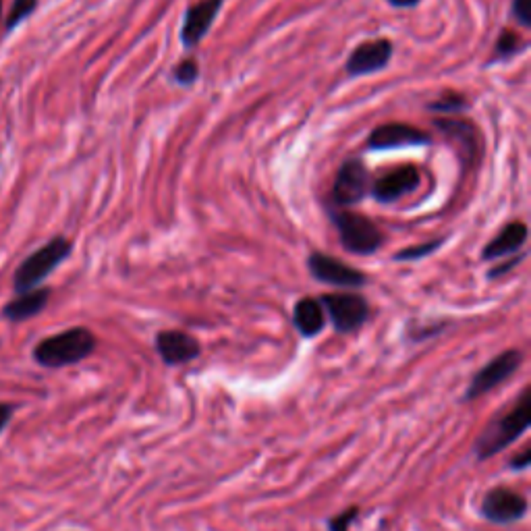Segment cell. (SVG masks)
<instances>
[{
  "mask_svg": "<svg viewBox=\"0 0 531 531\" xmlns=\"http://www.w3.org/2000/svg\"><path fill=\"white\" fill-rule=\"evenodd\" d=\"M13 411L15 407L13 405H7V403H0V432H3L7 428V424L11 422L13 417Z\"/></svg>",
  "mask_w": 531,
  "mask_h": 531,
  "instance_id": "28",
  "label": "cell"
},
{
  "mask_svg": "<svg viewBox=\"0 0 531 531\" xmlns=\"http://www.w3.org/2000/svg\"><path fill=\"white\" fill-rule=\"evenodd\" d=\"M173 77H175V81L179 83V86H193V83L198 81V77H200V67H198V63H195L193 59L181 61L175 67Z\"/></svg>",
  "mask_w": 531,
  "mask_h": 531,
  "instance_id": "23",
  "label": "cell"
},
{
  "mask_svg": "<svg viewBox=\"0 0 531 531\" xmlns=\"http://www.w3.org/2000/svg\"><path fill=\"white\" fill-rule=\"evenodd\" d=\"M444 243V239H434V241H426L422 245H413V247H407L403 251H399V254L395 256L397 262H413V260H422V258H428L430 254H434L436 249H440Z\"/></svg>",
  "mask_w": 531,
  "mask_h": 531,
  "instance_id": "21",
  "label": "cell"
},
{
  "mask_svg": "<svg viewBox=\"0 0 531 531\" xmlns=\"http://www.w3.org/2000/svg\"><path fill=\"white\" fill-rule=\"evenodd\" d=\"M324 314L330 316L334 330L349 334L359 330L370 318V305L357 293H332L320 299Z\"/></svg>",
  "mask_w": 531,
  "mask_h": 531,
  "instance_id": "5",
  "label": "cell"
},
{
  "mask_svg": "<svg viewBox=\"0 0 531 531\" xmlns=\"http://www.w3.org/2000/svg\"><path fill=\"white\" fill-rule=\"evenodd\" d=\"M332 222L339 231L343 247L355 256H372L382 245V233L374 220L351 210L332 212Z\"/></svg>",
  "mask_w": 531,
  "mask_h": 531,
  "instance_id": "4",
  "label": "cell"
},
{
  "mask_svg": "<svg viewBox=\"0 0 531 531\" xmlns=\"http://www.w3.org/2000/svg\"><path fill=\"white\" fill-rule=\"evenodd\" d=\"M220 7L222 0H200V3H195L187 9L181 30V40L187 48L198 46L206 38L214 19L220 13Z\"/></svg>",
  "mask_w": 531,
  "mask_h": 531,
  "instance_id": "14",
  "label": "cell"
},
{
  "mask_svg": "<svg viewBox=\"0 0 531 531\" xmlns=\"http://www.w3.org/2000/svg\"><path fill=\"white\" fill-rule=\"evenodd\" d=\"M388 3L395 9H409V7H415L419 0H388Z\"/></svg>",
  "mask_w": 531,
  "mask_h": 531,
  "instance_id": "29",
  "label": "cell"
},
{
  "mask_svg": "<svg viewBox=\"0 0 531 531\" xmlns=\"http://www.w3.org/2000/svg\"><path fill=\"white\" fill-rule=\"evenodd\" d=\"M307 268H310V274L316 278V281L332 287L359 289L368 283V276L361 270L337 258H330L328 254H322V251L310 254V258H307Z\"/></svg>",
  "mask_w": 531,
  "mask_h": 531,
  "instance_id": "8",
  "label": "cell"
},
{
  "mask_svg": "<svg viewBox=\"0 0 531 531\" xmlns=\"http://www.w3.org/2000/svg\"><path fill=\"white\" fill-rule=\"evenodd\" d=\"M432 142L430 133L411 127L407 123H386L376 127L368 137L370 150H397L411 146H428Z\"/></svg>",
  "mask_w": 531,
  "mask_h": 531,
  "instance_id": "10",
  "label": "cell"
},
{
  "mask_svg": "<svg viewBox=\"0 0 531 531\" xmlns=\"http://www.w3.org/2000/svg\"><path fill=\"white\" fill-rule=\"evenodd\" d=\"M71 241L65 237H54L52 241H48L44 247H40L38 251L23 260L15 272L13 278V287L17 293H27L36 289L42 281L50 276L52 270H57L71 254Z\"/></svg>",
  "mask_w": 531,
  "mask_h": 531,
  "instance_id": "3",
  "label": "cell"
},
{
  "mask_svg": "<svg viewBox=\"0 0 531 531\" xmlns=\"http://www.w3.org/2000/svg\"><path fill=\"white\" fill-rule=\"evenodd\" d=\"M50 299V289L42 287V289H32L27 293H19L17 299L9 301L3 310V316L9 322H23V320H30L34 316H38L44 307L48 305Z\"/></svg>",
  "mask_w": 531,
  "mask_h": 531,
  "instance_id": "17",
  "label": "cell"
},
{
  "mask_svg": "<svg viewBox=\"0 0 531 531\" xmlns=\"http://www.w3.org/2000/svg\"><path fill=\"white\" fill-rule=\"evenodd\" d=\"M525 40L511 32V30H505L498 40H496V46H494V52H492V61H505V59H511L515 57V54H519L521 50H525Z\"/></svg>",
  "mask_w": 531,
  "mask_h": 531,
  "instance_id": "19",
  "label": "cell"
},
{
  "mask_svg": "<svg viewBox=\"0 0 531 531\" xmlns=\"http://www.w3.org/2000/svg\"><path fill=\"white\" fill-rule=\"evenodd\" d=\"M527 227L525 222L521 220H513V222H507L505 229H502L482 251V258L484 260H502L507 256H513L517 254V251L525 245L527 241Z\"/></svg>",
  "mask_w": 531,
  "mask_h": 531,
  "instance_id": "15",
  "label": "cell"
},
{
  "mask_svg": "<svg viewBox=\"0 0 531 531\" xmlns=\"http://www.w3.org/2000/svg\"><path fill=\"white\" fill-rule=\"evenodd\" d=\"M434 125L438 131L444 133L446 139H453V142H457L465 150L467 158H475V154H478L480 135H478V129L473 127V123L461 121V119H436Z\"/></svg>",
  "mask_w": 531,
  "mask_h": 531,
  "instance_id": "18",
  "label": "cell"
},
{
  "mask_svg": "<svg viewBox=\"0 0 531 531\" xmlns=\"http://www.w3.org/2000/svg\"><path fill=\"white\" fill-rule=\"evenodd\" d=\"M96 349L94 332L77 326L40 341L34 349V359L44 368H67L90 357Z\"/></svg>",
  "mask_w": 531,
  "mask_h": 531,
  "instance_id": "2",
  "label": "cell"
},
{
  "mask_svg": "<svg viewBox=\"0 0 531 531\" xmlns=\"http://www.w3.org/2000/svg\"><path fill=\"white\" fill-rule=\"evenodd\" d=\"M419 183H422V175L415 166H399V169L388 171L380 179H376L370 187V193L374 200L380 204H395L405 195L413 193Z\"/></svg>",
  "mask_w": 531,
  "mask_h": 531,
  "instance_id": "11",
  "label": "cell"
},
{
  "mask_svg": "<svg viewBox=\"0 0 531 531\" xmlns=\"http://www.w3.org/2000/svg\"><path fill=\"white\" fill-rule=\"evenodd\" d=\"M393 52H395V46L386 38L363 42L349 54V61H347L345 69H347L349 77L378 73L390 63V59H393Z\"/></svg>",
  "mask_w": 531,
  "mask_h": 531,
  "instance_id": "12",
  "label": "cell"
},
{
  "mask_svg": "<svg viewBox=\"0 0 531 531\" xmlns=\"http://www.w3.org/2000/svg\"><path fill=\"white\" fill-rule=\"evenodd\" d=\"M521 260H523V254L521 256H515V258H511L509 262H505V264H498L496 268H492L490 270V278H496V276H502V274H507L509 270H513L517 264H521Z\"/></svg>",
  "mask_w": 531,
  "mask_h": 531,
  "instance_id": "26",
  "label": "cell"
},
{
  "mask_svg": "<svg viewBox=\"0 0 531 531\" xmlns=\"http://www.w3.org/2000/svg\"><path fill=\"white\" fill-rule=\"evenodd\" d=\"M156 351L166 366H183L202 353V345L181 330H162L156 337Z\"/></svg>",
  "mask_w": 531,
  "mask_h": 531,
  "instance_id": "13",
  "label": "cell"
},
{
  "mask_svg": "<svg viewBox=\"0 0 531 531\" xmlns=\"http://www.w3.org/2000/svg\"><path fill=\"white\" fill-rule=\"evenodd\" d=\"M428 108L434 110V113H444V115L463 113V110L467 108V98L457 92H446L436 102L428 104Z\"/></svg>",
  "mask_w": 531,
  "mask_h": 531,
  "instance_id": "20",
  "label": "cell"
},
{
  "mask_svg": "<svg viewBox=\"0 0 531 531\" xmlns=\"http://www.w3.org/2000/svg\"><path fill=\"white\" fill-rule=\"evenodd\" d=\"M529 465H531V451H529V449H523L519 455H515V457L511 459V467L517 469V471H523V469H527Z\"/></svg>",
  "mask_w": 531,
  "mask_h": 531,
  "instance_id": "27",
  "label": "cell"
},
{
  "mask_svg": "<svg viewBox=\"0 0 531 531\" xmlns=\"http://www.w3.org/2000/svg\"><path fill=\"white\" fill-rule=\"evenodd\" d=\"M525 513H527V500L523 498V494L505 486L492 488L482 500L484 519L496 525H511L515 521H521Z\"/></svg>",
  "mask_w": 531,
  "mask_h": 531,
  "instance_id": "9",
  "label": "cell"
},
{
  "mask_svg": "<svg viewBox=\"0 0 531 531\" xmlns=\"http://www.w3.org/2000/svg\"><path fill=\"white\" fill-rule=\"evenodd\" d=\"M523 363V353L519 349H509L505 353L496 355L492 361H488L486 366L471 378L469 388L465 390L463 401H475L482 395L490 393L498 384L507 382Z\"/></svg>",
  "mask_w": 531,
  "mask_h": 531,
  "instance_id": "6",
  "label": "cell"
},
{
  "mask_svg": "<svg viewBox=\"0 0 531 531\" xmlns=\"http://www.w3.org/2000/svg\"><path fill=\"white\" fill-rule=\"evenodd\" d=\"M38 5V0H13V7L7 19V30H13L23 19L30 17Z\"/></svg>",
  "mask_w": 531,
  "mask_h": 531,
  "instance_id": "22",
  "label": "cell"
},
{
  "mask_svg": "<svg viewBox=\"0 0 531 531\" xmlns=\"http://www.w3.org/2000/svg\"><path fill=\"white\" fill-rule=\"evenodd\" d=\"M357 515H359V507L345 509L341 515H337V517L328 521V531H349V527L353 525Z\"/></svg>",
  "mask_w": 531,
  "mask_h": 531,
  "instance_id": "24",
  "label": "cell"
},
{
  "mask_svg": "<svg viewBox=\"0 0 531 531\" xmlns=\"http://www.w3.org/2000/svg\"><path fill=\"white\" fill-rule=\"evenodd\" d=\"M513 17L519 21V25L529 27L531 25V0H513Z\"/></svg>",
  "mask_w": 531,
  "mask_h": 531,
  "instance_id": "25",
  "label": "cell"
},
{
  "mask_svg": "<svg viewBox=\"0 0 531 531\" xmlns=\"http://www.w3.org/2000/svg\"><path fill=\"white\" fill-rule=\"evenodd\" d=\"M370 187L372 179L366 164H363L359 158L345 160L332 183V204L343 210L355 206L370 193Z\"/></svg>",
  "mask_w": 531,
  "mask_h": 531,
  "instance_id": "7",
  "label": "cell"
},
{
  "mask_svg": "<svg viewBox=\"0 0 531 531\" xmlns=\"http://www.w3.org/2000/svg\"><path fill=\"white\" fill-rule=\"evenodd\" d=\"M531 424V390L525 388L519 397L517 405H513L507 413L496 415L492 422L482 430V434L475 438L473 453L478 461L492 459L500 451L509 449V446L521 438Z\"/></svg>",
  "mask_w": 531,
  "mask_h": 531,
  "instance_id": "1",
  "label": "cell"
},
{
  "mask_svg": "<svg viewBox=\"0 0 531 531\" xmlns=\"http://www.w3.org/2000/svg\"><path fill=\"white\" fill-rule=\"evenodd\" d=\"M0 15H3V0H0Z\"/></svg>",
  "mask_w": 531,
  "mask_h": 531,
  "instance_id": "30",
  "label": "cell"
},
{
  "mask_svg": "<svg viewBox=\"0 0 531 531\" xmlns=\"http://www.w3.org/2000/svg\"><path fill=\"white\" fill-rule=\"evenodd\" d=\"M293 324L301 337L305 339L316 337V334H320L326 326V314L322 303L314 297H305L297 301L293 310Z\"/></svg>",
  "mask_w": 531,
  "mask_h": 531,
  "instance_id": "16",
  "label": "cell"
}]
</instances>
